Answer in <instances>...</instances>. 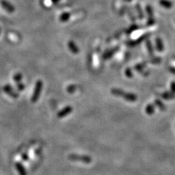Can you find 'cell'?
Returning <instances> with one entry per match:
<instances>
[{"instance_id": "3", "label": "cell", "mask_w": 175, "mask_h": 175, "mask_svg": "<svg viewBox=\"0 0 175 175\" xmlns=\"http://www.w3.org/2000/svg\"><path fill=\"white\" fill-rule=\"evenodd\" d=\"M69 159L74 161H81L84 164H90L91 162V158L90 156L85 155H77V154H71L69 155Z\"/></svg>"}, {"instance_id": "2", "label": "cell", "mask_w": 175, "mask_h": 175, "mask_svg": "<svg viewBox=\"0 0 175 175\" xmlns=\"http://www.w3.org/2000/svg\"><path fill=\"white\" fill-rule=\"evenodd\" d=\"M42 86H43V83L41 81H38L36 82V85H35L33 95L31 97V101L33 103H35V102H36L38 99H39L40 95V92L42 91Z\"/></svg>"}, {"instance_id": "1", "label": "cell", "mask_w": 175, "mask_h": 175, "mask_svg": "<svg viewBox=\"0 0 175 175\" xmlns=\"http://www.w3.org/2000/svg\"><path fill=\"white\" fill-rule=\"evenodd\" d=\"M112 94L116 96L117 97H123L124 99H125L127 101L129 102H134L137 100V96L136 95L131 94V93H127V92L123 91L119 89L114 88L111 90Z\"/></svg>"}, {"instance_id": "21", "label": "cell", "mask_w": 175, "mask_h": 175, "mask_svg": "<svg viewBox=\"0 0 175 175\" xmlns=\"http://www.w3.org/2000/svg\"><path fill=\"white\" fill-rule=\"evenodd\" d=\"M59 0H51V1H53V2H54V3H56V2H57V1H59Z\"/></svg>"}, {"instance_id": "19", "label": "cell", "mask_w": 175, "mask_h": 175, "mask_svg": "<svg viewBox=\"0 0 175 175\" xmlns=\"http://www.w3.org/2000/svg\"><path fill=\"white\" fill-rule=\"evenodd\" d=\"M22 158H23V160H27L28 159V156L26 154H24L23 156H22Z\"/></svg>"}, {"instance_id": "10", "label": "cell", "mask_w": 175, "mask_h": 175, "mask_svg": "<svg viewBox=\"0 0 175 175\" xmlns=\"http://www.w3.org/2000/svg\"><path fill=\"white\" fill-rule=\"evenodd\" d=\"M146 113H147L148 115H152V114L154 112V107L152 104H149L148 106L146 107Z\"/></svg>"}, {"instance_id": "11", "label": "cell", "mask_w": 175, "mask_h": 175, "mask_svg": "<svg viewBox=\"0 0 175 175\" xmlns=\"http://www.w3.org/2000/svg\"><path fill=\"white\" fill-rule=\"evenodd\" d=\"M162 97H163L165 99L169 100V99H173V98H174L175 95H174V94H173V92H171V93L166 92V93H164L163 95H162Z\"/></svg>"}, {"instance_id": "17", "label": "cell", "mask_w": 175, "mask_h": 175, "mask_svg": "<svg viewBox=\"0 0 175 175\" xmlns=\"http://www.w3.org/2000/svg\"><path fill=\"white\" fill-rule=\"evenodd\" d=\"M171 92H173V94L175 93V82H173L171 84Z\"/></svg>"}, {"instance_id": "14", "label": "cell", "mask_w": 175, "mask_h": 175, "mask_svg": "<svg viewBox=\"0 0 175 175\" xmlns=\"http://www.w3.org/2000/svg\"><path fill=\"white\" fill-rule=\"evenodd\" d=\"M76 89H77V86H76V85H70L67 88V91H68L69 93L71 94V93H74V92L76 90Z\"/></svg>"}, {"instance_id": "6", "label": "cell", "mask_w": 175, "mask_h": 175, "mask_svg": "<svg viewBox=\"0 0 175 175\" xmlns=\"http://www.w3.org/2000/svg\"><path fill=\"white\" fill-rule=\"evenodd\" d=\"M4 90L5 93L8 94L9 96H11L13 98H17L18 97V94L13 91L12 88L10 86L6 85L4 87Z\"/></svg>"}, {"instance_id": "20", "label": "cell", "mask_w": 175, "mask_h": 175, "mask_svg": "<svg viewBox=\"0 0 175 175\" xmlns=\"http://www.w3.org/2000/svg\"><path fill=\"white\" fill-rule=\"evenodd\" d=\"M170 70H171V71H173V74H175V68H171Z\"/></svg>"}, {"instance_id": "15", "label": "cell", "mask_w": 175, "mask_h": 175, "mask_svg": "<svg viewBox=\"0 0 175 175\" xmlns=\"http://www.w3.org/2000/svg\"><path fill=\"white\" fill-rule=\"evenodd\" d=\"M21 79H22V75L20 74H17L14 75V80L16 82H20L21 80Z\"/></svg>"}, {"instance_id": "18", "label": "cell", "mask_w": 175, "mask_h": 175, "mask_svg": "<svg viewBox=\"0 0 175 175\" xmlns=\"http://www.w3.org/2000/svg\"><path fill=\"white\" fill-rule=\"evenodd\" d=\"M126 75L127 76V77H131L132 76V71H131V70L130 69H126Z\"/></svg>"}, {"instance_id": "22", "label": "cell", "mask_w": 175, "mask_h": 175, "mask_svg": "<svg viewBox=\"0 0 175 175\" xmlns=\"http://www.w3.org/2000/svg\"><path fill=\"white\" fill-rule=\"evenodd\" d=\"M127 1H131V0H127Z\"/></svg>"}, {"instance_id": "7", "label": "cell", "mask_w": 175, "mask_h": 175, "mask_svg": "<svg viewBox=\"0 0 175 175\" xmlns=\"http://www.w3.org/2000/svg\"><path fill=\"white\" fill-rule=\"evenodd\" d=\"M16 167L17 170L18 171V173L20 175H26V172H25V170L24 167H23L22 164L20 163H17L16 164Z\"/></svg>"}, {"instance_id": "12", "label": "cell", "mask_w": 175, "mask_h": 175, "mask_svg": "<svg viewBox=\"0 0 175 175\" xmlns=\"http://www.w3.org/2000/svg\"><path fill=\"white\" fill-rule=\"evenodd\" d=\"M160 4L166 8H170L172 7V3L169 0H160Z\"/></svg>"}, {"instance_id": "4", "label": "cell", "mask_w": 175, "mask_h": 175, "mask_svg": "<svg viewBox=\"0 0 175 175\" xmlns=\"http://www.w3.org/2000/svg\"><path fill=\"white\" fill-rule=\"evenodd\" d=\"M0 4L2 6V7L4 8L5 10L9 12V13H12L15 11V8L13 5H12L10 2H9L7 0H1L0 1Z\"/></svg>"}, {"instance_id": "8", "label": "cell", "mask_w": 175, "mask_h": 175, "mask_svg": "<svg viewBox=\"0 0 175 175\" xmlns=\"http://www.w3.org/2000/svg\"><path fill=\"white\" fill-rule=\"evenodd\" d=\"M68 46H69V49H70V51H71L72 53H74L75 54L79 53V49H77V46H75L74 42L70 41V42L68 43Z\"/></svg>"}, {"instance_id": "13", "label": "cell", "mask_w": 175, "mask_h": 175, "mask_svg": "<svg viewBox=\"0 0 175 175\" xmlns=\"http://www.w3.org/2000/svg\"><path fill=\"white\" fill-rule=\"evenodd\" d=\"M155 103L159 107V109H160L161 111H165V106H164V104L162 103L161 101L157 99V100L155 101Z\"/></svg>"}, {"instance_id": "16", "label": "cell", "mask_w": 175, "mask_h": 175, "mask_svg": "<svg viewBox=\"0 0 175 175\" xmlns=\"http://www.w3.org/2000/svg\"><path fill=\"white\" fill-rule=\"evenodd\" d=\"M18 90L20 91H22L24 90V85L21 83H20V82H18Z\"/></svg>"}, {"instance_id": "5", "label": "cell", "mask_w": 175, "mask_h": 175, "mask_svg": "<svg viewBox=\"0 0 175 175\" xmlns=\"http://www.w3.org/2000/svg\"><path fill=\"white\" fill-rule=\"evenodd\" d=\"M71 112H72V108L69 106H66L63 110L60 111V112H59L58 117L59 118H62V117L69 115V114Z\"/></svg>"}, {"instance_id": "9", "label": "cell", "mask_w": 175, "mask_h": 175, "mask_svg": "<svg viewBox=\"0 0 175 175\" xmlns=\"http://www.w3.org/2000/svg\"><path fill=\"white\" fill-rule=\"evenodd\" d=\"M70 18V14L69 12H64L61 14L60 16V20L62 22H65L68 21Z\"/></svg>"}]
</instances>
